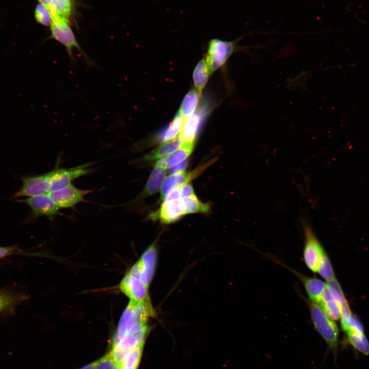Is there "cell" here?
I'll return each mask as SVG.
<instances>
[{
  "label": "cell",
  "instance_id": "1",
  "mask_svg": "<svg viewBox=\"0 0 369 369\" xmlns=\"http://www.w3.org/2000/svg\"><path fill=\"white\" fill-rule=\"evenodd\" d=\"M149 331L148 322L135 325L126 332L115 343L111 344L110 353L117 361L122 364L132 351L145 343Z\"/></svg>",
  "mask_w": 369,
  "mask_h": 369
},
{
  "label": "cell",
  "instance_id": "2",
  "mask_svg": "<svg viewBox=\"0 0 369 369\" xmlns=\"http://www.w3.org/2000/svg\"><path fill=\"white\" fill-rule=\"evenodd\" d=\"M50 26L51 38L58 42L65 47L69 57L72 62L74 60L73 50L75 49L83 56L87 65L93 64V61L78 43L74 34L69 25L68 19L59 16L52 17Z\"/></svg>",
  "mask_w": 369,
  "mask_h": 369
},
{
  "label": "cell",
  "instance_id": "3",
  "mask_svg": "<svg viewBox=\"0 0 369 369\" xmlns=\"http://www.w3.org/2000/svg\"><path fill=\"white\" fill-rule=\"evenodd\" d=\"M309 307L313 323L317 331L332 350L338 343L339 331L336 323L324 313L317 303L311 301Z\"/></svg>",
  "mask_w": 369,
  "mask_h": 369
},
{
  "label": "cell",
  "instance_id": "4",
  "mask_svg": "<svg viewBox=\"0 0 369 369\" xmlns=\"http://www.w3.org/2000/svg\"><path fill=\"white\" fill-rule=\"evenodd\" d=\"M235 43L219 39L210 41L206 61L210 74L226 63L235 50Z\"/></svg>",
  "mask_w": 369,
  "mask_h": 369
},
{
  "label": "cell",
  "instance_id": "5",
  "mask_svg": "<svg viewBox=\"0 0 369 369\" xmlns=\"http://www.w3.org/2000/svg\"><path fill=\"white\" fill-rule=\"evenodd\" d=\"M305 242L303 258L308 268L314 273L318 271L323 256L326 254L310 226L303 222Z\"/></svg>",
  "mask_w": 369,
  "mask_h": 369
},
{
  "label": "cell",
  "instance_id": "6",
  "mask_svg": "<svg viewBox=\"0 0 369 369\" xmlns=\"http://www.w3.org/2000/svg\"><path fill=\"white\" fill-rule=\"evenodd\" d=\"M90 164H85L70 168H55L50 171V192L61 189L71 184L72 182L93 172L89 168Z\"/></svg>",
  "mask_w": 369,
  "mask_h": 369
},
{
  "label": "cell",
  "instance_id": "7",
  "mask_svg": "<svg viewBox=\"0 0 369 369\" xmlns=\"http://www.w3.org/2000/svg\"><path fill=\"white\" fill-rule=\"evenodd\" d=\"M156 259L155 247L151 245L127 273L139 279L149 288L154 274Z\"/></svg>",
  "mask_w": 369,
  "mask_h": 369
},
{
  "label": "cell",
  "instance_id": "8",
  "mask_svg": "<svg viewBox=\"0 0 369 369\" xmlns=\"http://www.w3.org/2000/svg\"><path fill=\"white\" fill-rule=\"evenodd\" d=\"M92 192L91 190L78 189L71 184L48 194L52 200L60 209L75 206L83 201L85 197Z\"/></svg>",
  "mask_w": 369,
  "mask_h": 369
},
{
  "label": "cell",
  "instance_id": "9",
  "mask_svg": "<svg viewBox=\"0 0 369 369\" xmlns=\"http://www.w3.org/2000/svg\"><path fill=\"white\" fill-rule=\"evenodd\" d=\"M22 181V186L15 194L14 197H31L48 194L50 188V171L24 178Z\"/></svg>",
  "mask_w": 369,
  "mask_h": 369
},
{
  "label": "cell",
  "instance_id": "10",
  "mask_svg": "<svg viewBox=\"0 0 369 369\" xmlns=\"http://www.w3.org/2000/svg\"><path fill=\"white\" fill-rule=\"evenodd\" d=\"M19 201L29 206L34 217L45 216L51 219L60 213V209L52 200L48 194L29 197Z\"/></svg>",
  "mask_w": 369,
  "mask_h": 369
},
{
  "label": "cell",
  "instance_id": "11",
  "mask_svg": "<svg viewBox=\"0 0 369 369\" xmlns=\"http://www.w3.org/2000/svg\"><path fill=\"white\" fill-rule=\"evenodd\" d=\"M185 214L182 198L163 200L159 210L151 215L150 218H159L165 223L176 221Z\"/></svg>",
  "mask_w": 369,
  "mask_h": 369
},
{
  "label": "cell",
  "instance_id": "12",
  "mask_svg": "<svg viewBox=\"0 0 369 369\" xmlns=\"http://www.w3.org/2000/svg\"><path fill=\"white\" fill-rule=\"evenodd\" d=\"M119 287L130 300L141 301L149 297L148 288L139 279L128 273L122 279Z\"/></svg>",
  "mask_w": 369,
  "mask_h": 369
},
{
  "label": "cell",
  "instance_id": "13",
  "mask_svg": "<svg viewBox=\"0 0 369 369\" xmlns=\"http://www.w3.org/2000/svg\"><path fill=\"white\" fill-rule=\"evenodd\" d=\"M208 111L204 106L200 107L191 116L184 119L179 135L183 142L194 141Z\"/></svg>",
  "mask_w": 369,
  "mask_h": 369
},
{
  "label": "cell",
  "instance_id": "14",
  "mask_svg": "<svg viewBox=\"0 0 369 369\" xmlns=\"http://www.w3.org/2000/svg\"><path fill=\"white\" fill-rule=\"evenodd\" d=\"M194 145V141L183 143L173 154L163 157L158 160L155 166L165 169L173 167L183 161L191 154Z\"/></svg>",
  "mask_w": 369,
  "mask_h": 369
},
{
  "label": "cell",
  "instance_id": "15",
  "mask_svg": "<svg viewBox=\"0 0 369 369\" xmlns=\"http://www.w3.org/2000/svg\"><path fill=\"white\" fill-rule=\"evenodd\" d=\"M296 275L303 282L311 301L319 304L326 284L318 278L308 277L298 274Z\"/></svg>",
  "mask_w": 369,
  "mask_h": 369
},
{
  "label": "cell",
  "instance_id": "16",
  "mask_svg": "<svg viewBox=\"0 0 369 369\" xmlns=\"http://www.w3.org/2000/svg\"><path fill=\"white\" fill-rule=\"evenodd\" d=\"M192 180L191 173L184 171L177 172L167 177L163 181L161 187V197L163 199L172 189L181 187L184 184Z\"/></svg>",
  "mask_w": 369,
  "mask_h": 369
},
{
  "label": "cell",
  "instance_id": "17",
  "mask_svg": "<svg viewBox=\"0 0 369 369\" xmlns=\"http://www.w3.org/2000/svg\"><path fill=\"white\" fill-rule=\"evenodd\" d=\"M183 121L184 119L178 111L168 126L159 132L158 140L161 142H166L175 139L180 132Z\"/></svg>",
  "mask_w": 369,
  "mask_h": 369
},
{
  "label": "cell",
  "instance_id": "18",
  "mask_svg": "<svg viewBox=\"0 0 369 369\" xmlns=\"http://www.w3.org/2000/svg\"><path fill=\"white\" fill-rule=\"evenodd\" d=\"M166 175L164 168L155 166L151 172L142 193L143 196H150L156 193Z\"/></svg>",
  "mask_w": 369,
  "mask_h": 369
},
{
  "label": "cell",
  "instance_id": "19",
  "mask_svg": "<svg viewBox=\"0 0 369 369\" xmlns=\"http://www.w3.org/2000/svg\"><path fill=\"white\" fill-rule=\"evenodd\" d=\"M184 143L179 136L173 140L160 146L145 156L143 159L150 161L167 156L177 150Z\"/></svg>",
  "mask_w": 369,
  "mask_h": 369
},
{
  "label": "cell",
  "instance_id": "20",
  "mask_svg": "<svg viewBox=\"0 0 369 369\" xmlns=\"http://www.w3.org/2000/svg\"><path fill=\"white\" fill-rule=\"evenodd\" d=\"M209 74L206 61L202 59L196 66L193 75L196 90L199 95L208 81Z\"/></svg>",
  "mask_w": 369,
  "mask_h": 369
},
{
  "label": "cell",
  "instance_id": "21",
  "mask_svg": "<svg viewBox=\"0 0 369 369\" xmlns=\"http://www.w3.org/2000/svg\"><path fill=\"white\" fill-rule=\"evenodd\" d=\"M199 96L196 90L192 89L184 96L179 111L184 119L195 112Z\"/></svg>",
  "mask_w": 369,
  "mask_h": 369
},
{
  "label": "cell",
  "instance_id": "22",
  "mask_svg": "<svg viewBox=\"0 0 369 369\" xmlns=\"http://www.w3.org/2000/svg\"><path fill=\"white\" fill-rule=\"evenodd\" d=\"M186 214L203 213H208L211 210L210 202L203 203L199 201L195 194L182 198Z\"/></svg>",
  "mask_w": 369,
  "mask_h": 369
},
{
  "label": "cell",
  "instance_id": "23",
  "mask_svg": "<svg viewBox=\"0 0 369 369\" xmlns=\"http://www.w3.org/2000/svg\"><path fill=\"white\" fill-rule=\"evenodd\" d=\"M72 9L71 0H52L49 11L52 18L59 16L68 19Z\"/></svg>",
  "mask_w": 369,
  "mask_h": 369
},
{
  "label": "cell",
  "instance_id": "24",
  "mask_svg": "<svg viewBox=\"0 0 369 369\" xmlns=\"http://www.w3.org/2000/svg\"><path fill=\"white\" fill-rule=\"evenodd\" d=\"M318 304L321 306L325 314L330 319L338 320L341 317V305L333 297L321 300Z\"/></svg>",
  "mask_w": 369,
  "mask_h": 369
},
{
  "label": "cell",
  "instance_id": "25",
  "mask_svg": "<svg viewBox=\"0 0 369 369\" xmlns=\"http://www.w3.org/2000/svg\"><path fill=\"white\" fill-rule=\"evenodd\" d=\"M351 344L363 354H369V343L364 333L352 331L346 333Z\"/></svg>",
  "mask_w": 369,
  "mask_h": 369
},
{
  "label": "cell",
  "instance_id": "26",
  "mask_svg": "<svg viewBox=\"0 0 369 369\" xmlns=\"http://www.w3.org/2000/svg\"><path fill=\"white\" fill-rule=\"evenodd\" d=\"M144 345V343L139 345L130 353L122 364V369L138 368L142 356Z\"/></svg>",
  "mask_w": 369,
  "mask_h": 369
},
{
  "label": "cell",
  "instance_id": "27",
  "mask_svg": "<svg viewBox=\"0 0 369 369\" xmlns=\"http://www.w3.org/2000/svg\"><path fill=\"white\" fill-rule=\"evenodd\" d=\"M341 323L343 330L346 333L351 331L364 333L360 322L352 315L348 316L341 317Z\"/></svg>",
  "mask_w": 369,
  "mask_h": 369
},
{
  "label": "cell",
  "instance_id": "28",
  "mask_svg": "<svg viewBox=\"0 0 369 369\" xmlns=\"http://www.w3.org/2000/svg\"><path fill=\"white\" fill-rule=\"evenodd\" d=\"M326 286L330 291L332 297L338 302L340 305L347 302L339 283L335 277L327 281Z\"/></svg>",
  "mask_w": 369,
  "mask_h": 369
},
{
  "label": "cell",
  "instance_id": "29",
  "mask_svg": "<svg viewBox=\"0 0 369 369\" xmlns=\"http://www.w3.org/2000/svg\"><path fill=\"white\" fill-rule=\"evenodd\" d=\"M96 369H122V364L117 361L110 352L99 358Z\"/></svg>",
  "mask_w": 369,
  "mask_h": 369
},
{
  "label": "cell",
  "instance_id": "30",
  "mask_svg": "<svg viewBox=\"0 0 369 369\" xmlns=\"http://www.w3.org/2000/svg\"><path fill=\"white\" fill-rule=\"evenodd\" d=\"M35 17L39 24L46 26H50L52 17L48 9L42 4H38L35 10Z\"/></svg>",
  "mask_w": 369,
  "mask_h": 369
},
{
  "label": "cell",
  "instance_id": "31",
  "mask_svg": "<svg viewBox=\"0 0 369 369\" xmlns=\"http://www.w3.org/2000/svg\"><path fill=\"white\" fill-rule=\"evenodd\" d=\"M318 272L322 278L329 281L335 277L333 268L329 259L325 254L320 263Z\"/></svg>",
  "mask_w": 369,
  "mask_h": 369
},
{
  "label": "cell",
  "instance_id": "32",
  "mask_svg": "<svg viewBox=\"0 0 369 369\" xmlns=\"http://www.w3.org/2000/svg\"><path fill=\"white\" fill-rule=\"evenodd\" d=\"M19 299L16 295L0 291V312L6 311L15 305Z\"/></svg>",
  "mask_w": 369,
  "mask_h": 369
},
{
  "label": "cell",
  "instance_id": "33",
  "mask_svg": "<svg viewBox=\"0 0 369 369\" xmlns=\"http://www.w3.org/2000/svg\"><path fill=\"white\" fill-rule=\"evenodd\" d=\"M188 163V161L186 159L179 163L171 167L168 170L169 174H173L177 172L183 171L187 167Z\"/></svg>",
  "mask_w": 369,
  "mask_h": 369
},
{
  "label": "cell",
  "instance_id": "34",
  "mask_svg": "<svg viewBox=\"0 0 369 369\" xmlns=\"http://www.w3.org/2000/svg\"><path fill=\"white\" fill-rule=\"evenodd\" d=\"M19 252V250L14 247H0V258L16 254Z\"/></svg>",
  "mask_w": 369,
  "mask_h": 369
},
{
  "label": "cell",
  "instance_id": "35",
  "mask_svg": "<svg viewBox=\"0 0 369 369\" xmlns=\"http://www.w3.org/2000/svg\"><path fill=\"white\" fill-rule=\"evenodd\" d=\"M180 194L182 198H184L195 194L191 184L188 182L182 185L180 187Z\"/></svg>",
  "mask_w": 369,
  "mask_h": 369
},
{
  "label": "cell",
  "instance_id": "36",
  "mask_svg": "<svg viewBox=\"0 0 369 369\" xmlns=\"http://www.w3.org/2000/svg\"><path fill=\"white\" fill-rule=\"evenodd\" d=\"M99 359L94 361L81 367H80L79 369H96L97 365L98 364V363L99 362Z\"/></svg>",
  "mask_w": 369,
  "mask_h": 369
},
{
  "label": "cell",
  "instance_id": "37",
  "mask_svg": "<svg viewBox=\"0 0 369 369\" xmlns=\"http://www.w3.org/2000/svg\"><path fill=\"white\" fill-rule=\"evenodd\" d=\"M38 1L40 2V4L45 6L49 10L51 5L52 0H38Z\"/></svg>",
  "mask_w": 369,
  "mask_h": 369
}]
</instances>
